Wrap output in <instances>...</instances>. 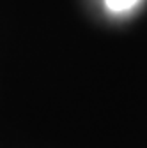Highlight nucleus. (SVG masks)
<instances>
[{
	"label": "nucleus",
	"instance_id": "nucleus-1",
	"mask_svg": "<svg viewBox=\"0 0 147 148\" xmlns=\"http://www.w3.org/2000/svg\"><path fill=\"white\" fill-rule=\"evenodd\" d=\"M140 4V0H105V5L112 12H126Z\"/></svg>",
	"mask_w": 147,
	"mask_h": 148
}]
</instances>
